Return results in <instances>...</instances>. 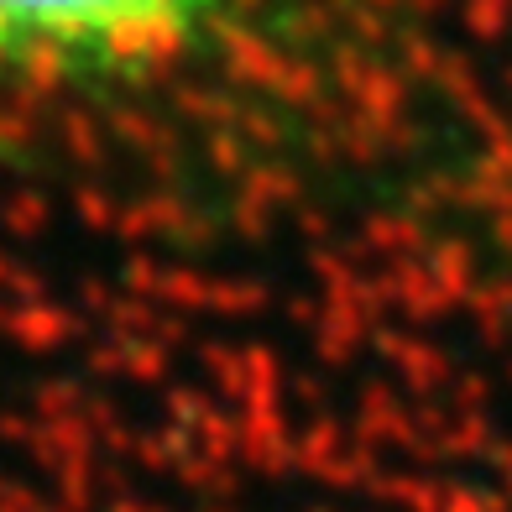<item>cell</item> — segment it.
Segmentation results:
<instances>
[{
	"label": "cell",
	"instance_id": "obj_1",
	"mask_svg": "<svg viewBox=\"0 0 512 512\" xmlns=\"http://www.w3.org/2000/svg\"><path fill=\"white\" fill-rule=\"evenodd\" d=\"M236 0H0V63L110 74L189 48Z\"/></svg>",
	"mask_w": 512,
	"mask_h": 512
}]
</instances>
